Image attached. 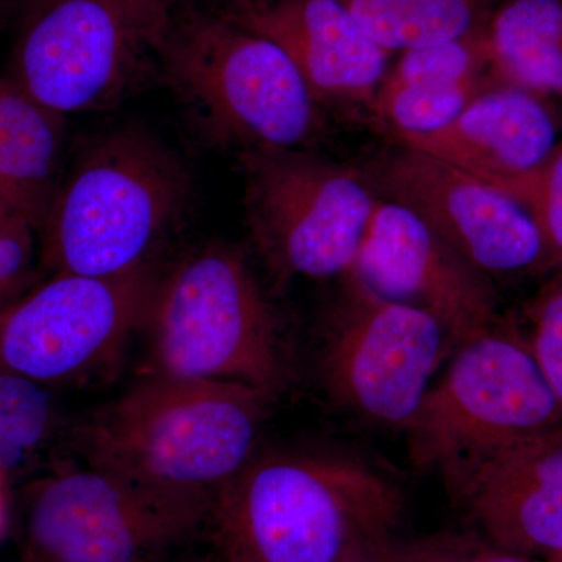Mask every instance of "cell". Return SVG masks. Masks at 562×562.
Instances as JSON below:
<instances>
[{
    "mask_svg": "<svg viewBox=\"0 0 562 562\" xmlns=\"http://www.w3.org/2000/svg\"><path fill=\"white\" fill-rule=\"evenodd\" d=\"M497 83L492 76H480L454 83L379 90L373 109L397 128L398 135H424L449 125L469 103Z\"/></svg>",
    "mask_w": 562,
    "mask_h": 562,
    "instance_id": "obj_21",
    "label": "cell"
},
{
    "mask_svg": "<svg viewBox=\"0 0 562 562\" xmlns=\"http://www.w3.org/2000/svg\"><path fill=\"white\" fill-rule=\"evenodd\" d=\"M402 514L397 484L358 458L255 454L209 530L224 562H338L397 535Z\"/></svg>",
    "mask_w": 562,
    "mask_h": 562,
    "instance_id": "obj_2",
    "label": "cell"
},
{
    "mask_svg": "<svg viewBox=\"0 0 562 562\" xmlns=\"http://www.w3.org/2000/svg\"><path fill=\"white\" fill-rule=\"evenodd\" d=\"M38 262V233L0 206V319L40 283Z\"/></svg>",
    "mask_w": 562,
    "mask_h": 562,
    "instance_id": "obj_24",
    "label": "cell"
},
{
    "mask_svg": "<svg viewBox=\"0 0 562 562\" xmlns=\"http://www.w3.org/2000/svg\"><path fill=\"white\" fill-rule=\"evenodd\" d=\"M158 276L54 273L0 319V368L57 390L110 371L143 328Z\"/></svg>",
    "mask_w": 562,
    "mask_h": 562,
    "instance_id": "obj_10",
    "label": "cell"
},
{
    "mask_svg": "<svg viewBox=\"0 0 562 562\" xmlns=\"http://www.w3.org/2000/svg\"><path fill=\"white\" fill-rule=\"evenodd\" d=\"M160 562H173V561L171 560V557H169V558H166V560H162ZM199 562H224V561H222L221 558H217V560H211V561L205 560V561H199Z\"/></svg>",
    "mask_w": 562,
    "mask_h": 562,
    "instance_id": "obj_31",
    "label": "cell"
},
{
    "mask_svg": "<svg viewBox=\"0 0 562 562\" xmlns=\"http://www.w3.org/2000/svg\"><path fill=\"white\" fill-rule=\"evenodd\" d=\"M61 428L55 390L0 368V476L7 484L49 469Z\"/></svg>",
    "mask_w": 562,
    "mask_h": 562,
    "instance_id": "obj_19",
    "label": "cell"
},
{
    "mask_svg": "<svg viewBox=\"0 0 562 562\" xmlns=\"http://www.w3.org/2000/svg\"><path fill=\"white\" fill-rule=\"evenodd\" d=\"M0 206H3V205H0ZM3 209H5V206H3Z\"/></svg>",
    "mask_w": 562,
    "mask_h": 562,
    "instance_id": "obj_33",
    "label": "cell"
},
{
    "mask_svg": "<svg viewBox=\"0 0 562 562\" xmlns=\"http://www.w3.org/2000/svg\"><path fill=\"white\" fill-rule=\"evenodd\" d=\"M239 161L251 241L273 276L349 272L379 203L362 176L299 149L243 151Z\"/></svg>",
    "mask_w": 562,
    "mask_h": 562,
    "instance_id": "obj_8",
    "label": "cell"
},
{
    "mask_svg": "<svg viewBox=\"0 0 562 562\" xmlns=\"http://www.w3.org/2000/svg\"><path fill=\"white\" fill-rule=\"evenodd\" d=\"M169 9L177 10H211L220 11L232 0H165Z\"/></svg>",
    "mask_w": 562,
    "mask_h": 562,
    "instance_id": "obj_28",
    "label": "cell"
},
{
    "mask_svg": "<svg viewBox=\"0 0 562 562\" xmlns=\"http://www.w3.org/2000/svg\"><path fill=\"white\" fill-rule=\"evenodd\" d=\"M158 79L206 138L241 154L299 149L319 127V102L286 52L220 11H172Z\"/></svg>",
    "mask_w": 562,
    "mask_h": 562,
    "instance_id": "obj_4",
    "label": "cell"
},
{
    "mask_svg": "<svg viewBox=\"0 0 562 562\" xmlns=\"http://www.w3.org/2000/svg\"><path fill=\"white\" fill-rule=\"evenodd\" d=\"M453 562H547L535 560V558L522 557V554L506 552L495 547L483 546L476 541L471 549L465 550L458 560Z\"/></svg>",
    "mask_w": 562,
    "mask_h": 562,
    "instance_id": "obj_27",
    "label": "cell"
},
{
    "mask_svg": "<svg viewBox=\"0 0 562 562\" xmlns=\"http://www.w3.org/2000/svg\"><path fill=\"white\" fill-rule=\"evenodd\" d=\"M24 487V562H160L209 528L87 462L52 464Z\"/></svg>",
    "mask_w": 562,
    "mask_h": 562,
    "instance_id": "obj_9",
    "label": "cell"
},
{
    "mask_svg": "<svg viewBox=\"0 0 562 562\" xmlns=\"http://www.w3.org/2000/svg\"><path fill=\"white\" fill-rule=\"evenodd\" d=\"M277 394L250 384L147 373L74 430L87 464L194 514L257 454Z\"/></svg>",
    "mask_w": 562,
    "mask_h": 562,
    "instance_id": "obj_1",
    "label": "cell"
},
{
    "mask_svg": "<svg viewBox=\"0 0 562 562\" xmlns=\"http://www.w3.org/2000/svg\"><path fill=\"white\" fill-rule=\"evenodd\" d=\"M449 491L487 546L562 562V427L492 454Z\"/></svg>",
    "mask_w": 562,
    "mask_h": 562,
    "instance_id": "obj_14",
    "label": "cell"
},
{
    "mask_svg": "<svg viewBox=\"0 0 562 562\" xmlns=\"http://www.w3.org/2000/svg\"><path fill=\"white\" fill-rule=\"evenodd\" d=\"M220 13L279 44L314 99L368 101L391 52L373 43L341 0H232Z\"/></svg>",
    "mask_w": 562,
    "mask_h": 562,
    "instance_id": "obj_15",
    "label": "cell"
},
{
    "mask_svg": "<svg viewBox=\"0 0 562 562\" xmlns=\"http://www.w3.org/2000/svg\"><path fill=\"white\" fill-rule=\"evenodd\" d=\"M371 173L391 202L413 211L486 276L549 265L530 214L486 181L408 147L380 158Z\"/></svg>",
    "mask_w": 562,
    "mask_h": 562,
    "instance_id": "obj_12",
    "label": "cell"
},
{
    "mask_svg": "<svg viewBox=\"0 0 562 562\" xmlns=\"http://www.w3.org/2000/svg\"><path fill=\"white\" fill-rule=\"evenodd\" d=\"M369 40L413 50L480 31L483 0H341Z\"/></svg>",
    "mask_w": 562,
    "mask_h": 562,
    "instance_id": "obj_20",
    "label": "cell"
},
{
    "mask_svg": "<svg viewBox=\"0 0 562 562\" xmlns=\"http://www.w3.org/2000/svg\"><path fill=\"white\" fill-rule=\"evenodd\" d=\"M530 214L541 232L549 265L562 261V143L531 172L495 184Z\"/></svg>",
    "mask_w": 562,
    "mask_h": 562,
    "instance_id": "obj_23",
    "label": "cell"
},
{
    "mask_svg": "<svg viewBox=\"0 0 562 562\" xmlns=\"http://www.w3.org/2000/svg\"><path fill=\"white\" fill-rule=\"evenodd\" d=\"M491 70L486 29H480L462 38L403 52L391 76L379 90L420 87V85L454 83L480 77Z\"/></svg>",
    "mask_w": 562,
    "mask_h": 562,
    "instance_id": "obj_22",
    "label": "cell"
},
{
    "mask_svg": "<svg viewBox=\"0 0 562 562\" xmlns=\"http://www.w3.org/2000/svg\"><path fill=\"white\" fill-rule=\"evenodd\" d=\"M449 351L431 314L382 297L350 277L349 301L324 347L325 387L351 413L405 430Z\"/></svg>",
    "mask_w": 562,
    "mask_h": 562,
    "instance_id": "obj_11",
    "label": "cell"
},
{
    "mask_svg": "<svg viewBox=\"0 0 562 562\" xmlns=\"http://www.w3.org/2000/svg\"><path fill=\"white\" fill-rule=\"evenodd\" d=\"M560 265H561V268H562V261L560 262ZM561 283H562V281H561Z\"/></svg>",
    "mask_w": 562,
    "mask_h": 562,
    "instance_id": "obj_32",
    "label": "cell"
},
{
    "mask_svg": "<svg viewBox=\"0 0 562 562\" xmlns=\"http://www.w3.org/2000/svg\"><path fill=\"white\" fill-rule=\"evenodd\" d=\"M525 339L562 409V283L536 303L531 331Z\"/></svg>",
    "mask_w": 562,
    "mask_h": 562,
    "instance_id": "obj_25",
    "label": "cell"
},
{
    "mask_svg": "<svg viewBox=\"0 0 562 562\" xmlns=\"http://www.w3.org/2000/svg\"><path fill=\"white\" fill-rule=\"evenodd\" d=\"M192 199L187 162L138 125L91 139L63 177L38 232L52 276L120 277L151 265Z\"/></svg>",
    "mask_w": 562,
    "mask_h": 562,
    "instance_id": "obj_3",
    "label": "cell"
},
{
    "mask_svg": "<svg viewBox=\"0 0 562 562\" xmlns=\"http://www.w3.org/2000/svg\"><path fill=\"white\" fill-rule=\"evenodd\" d=\"M14 0H0V22L13 11Z\"/></svg>",
    "mask_w": 562,
    "mask_h": 562,
    "instance_id": "obj_30",
    "label": "cell"
},
{
    "mask_svg": "<svg viewBox=\"0 0 562 562\" xmlns=\"http://www.w3.org/2000/svg\"><path fill=\"white\" fill-rule=\"evenodd\" d=\"M9 76L60 113L120 105L158 77L165 0H14Z\"/></svg>",
    "mask_w": 562,
    "mask_h": 562,
    "instance_id": "obj_6",
    "label": "cell"
},
{
    "mask_svg": "<svg viewBox=\"0 0 562 562\" xmlns=\"http://www.w3.org/2000/svg\"><path fill=\"white\" fill-rule=\"evenodd\" d=\"M151 375L250 384L290 382L276 312L241 250L209 244L158 277L143 324Z\"/></svg>",
    "mask_w": 562,
    "mask_h": 562,
    "instance_id": "obj_5",
    "label": "cell"
},
{
    "mask_svg": "<svg viewBox=\"0 0 562 562\" xmlns=\"http://www.w3.org/2000/svg\"><path fill=\"white\" fill-rule=\"evenodd\" d=\"M398 136L408 149L430 155L491 187L531 172L560 143L557 122L541 95L506 83L482 92L439 131Z\"/></svg>",
    "mask_w": 562,
    "mask_h": 562,
    "instance_id": "obj_16",
    "label": "cell"
},
{
    "mask_svg": "<svg viewBox=\"0 0 562 562\" xmlns=\"http://www.w3.org/2000/svg\"><path fill=\"white\" fill-rule=\"evenodd\" d=\"M486 35L498 83L562 98V0H509Z\"/></svg>",
    "mask_w": 562,
    "mask_h": 562,
    "instance_id": "obj_18",
    "label": "cell"
},
{
    "mask_svg": "<svg viewBox=\"0 0 562 562\" xmlns=\"http://www.w3.org/2000/svg\"><path fill=\"white\" fill-rule=\"evenodd\" d=\"M561 427L560 403L527 339L492 328L453 351L403 431L414 465L450 487L492 454Z\"/></svg>",
    "mask_w": 562,
    "mask_h": 562,
    "instance_id": "obj_7",
    "label": "cell"
},
{
    "mask_svg": "<svg viewBox=\"0 0 562 562\" xmlns=\"http://www.w3.org/2000/svg\"><path fill=\"white\" fill-rule=\"evenodd\" d=\"M347 273L382 297L431 314L446 331L449 350L494 328L497 292L486 273L398 203H376Z\"/></svg>",
    "mask_w": 562,
    "mask_h": 562,
    "instance_id": "obj_13",
    "label": "cell"
},
{
    "mask_svg": "<svg viewBox=\"0 0 562 562\" xmlns=\"http://www.w3.org/2000/svg\"><path fill=\"white\" fill-rule=\"evenodd\" d=\"M7 487H9V484L0 476V535H2L7 520Z\"/></svg>",
    "mask_w": 562,
    "mask_h": 562,
    "instance_id": "obj_29",
    "label": "cell"
},
{
    "mask_svg": "<svg viewBox=\"0 0 562 562\" xmlns=\"http://www.w3.org/2000/svg\"><path fill=\"white\" fill-rule=\"evenodd\" d=\"M66 116L0 72V205L43 227L63 180Z\"/></svg>",
    "mask_w": 562,
    "mask_h": 562,
    "instance_id": "obj_17",
    "label": "cell"
},
{
    "mask_svg": "<svg viewBox=\"0 0 562 562\" xmlns=\"http://www.w3.org/2000/svg\"><path fill=\"white\" fill-rule=\"evenodd\" d=\"M475 542L471 536L450 532L413 539L394 535L338 562H453Z\"/></svg>",
    "mask_w": 562,
    "mask_h": 562,
    "instance_id": "obj_26",
    "label": "cell"
}]
</instances>
